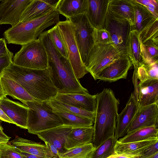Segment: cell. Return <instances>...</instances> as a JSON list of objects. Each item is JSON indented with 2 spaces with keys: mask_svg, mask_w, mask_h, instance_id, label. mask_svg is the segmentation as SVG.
<instances>
[{
  "mask_svg": "<svg viewBox=\"0 0 158 158\" xmlns=\"http://www.w3.org/2000/svg\"><path fill=\"white\" fill-rule=\"evenodd\" d=\"M38 39L46 50L49 77L58 93H88L87 89L81 85L76 77L69 60L57 49L47 31L42 32Z\"/></svg>",
  "mask_w": 158,
  "mask_h": 158,
  "instance_id": "obj_1",
  "label": "cell"
},
{
  "mask_svg": "<svg viewBox=\"0 0 158 158\" xmlns=\"http://www.w3.org/2000/svg\"><path fill=\"white\" fill-rule=\"evenodd\" d=\"M2 77L17 82L39 102L49 101L58 93L50 77L48 68L30 69L16 65L12 62L4 70Z\"/></svg>",
  "mask_w": 158,
  "mask_h": 158,
  "instance_id": "obj_2",
  "label": "cell"
},
{
  "mask_svg": "<svg viewBox=\"0 0 158 158\" xmlns=\"http://www.w3.org/2000/svg\"><path fill=\"white\" fill-rule=\"evenodd\" d=\"M97 107L92 143L96 148L109 138L114 136L119 102L112 89L104 88L95 94Z\"/></svg>",
  "mask_w": 158,
  "mask_h": 158,
  "instance_id": "obj_3",
  "label": "cell"
},
{
  "mask_svg": "<svg viewBox=\"0 0 158 158\" xmlns=\"http://www.w3.org/2000/svg\"><path fill=\"white\" fill-rule=\"evenodd\" d=\"M57 7L38 18L20 23L5 31L3 35L7 43L22 46L37 40L45 29L59 21Z\"/></svg>",
  "mask_w": 158,
  "mask_h": 158,
  "instance_id": "obj_4",
  "label": "cell"
},
{
  "mask_svg": "<svg viewBox=\"0 0 158 158\" xmlns=\"http://www.w3.org/2000/svg\"><path fill=\"white\" fill-rule=\"evenodd\" d=\"M46 102L27 101L28 132L36 135L40 132L63 125L60 117Z\"/></svg>",
  "mask_w": 158,
  "mask_h": 158,
  "instance_id": "obj_5",
  "label": "cell"
},
{
  "mask_svg": "<svg viewBox=\"0 0 158 158\" xmlns=\"http://www.w3.org/2000/svg\"><path fill=\"white\" fill-rule=\"evenodd\" d=\"M74 31L81 60L86 66L90 51L96 43V29L89 21L86 13L69 18Z\"/></svg>",
  "mask_w": 158,
  "mask_h": 158,
  "instance_id": "obj_6",
  "label": "cell"
},
{
  "mask_svg": "<svg viewBox=\"0 0 158 158\" xmlns=\"http://www.w3.org/2000/svg\"><path fill=\"white\" fill-rule=\"evenodd\" d=\"M15 64L28 68L42 69L48 67V59L46 49L39 39L22 46L13 56Z\"/></svg>",
  "mask_w": 158,
  "mask_h": 158,
  "instance_id": "obj_7",
  "label": "cell"
},
{
  "mask_svg": "<svg viewBox=\"0 0 158 158\" xmlns=\"http://www.w3.org/2000/svg\"><path fill=\"white\" fill-rule=\"evenodd\" d=\"M124 55H127L126 51L119 50L112 44L96 43L89 53L86 69L95 80L104 68Z\"/></svg>",
  "mask_w": 158,
  "mask_h": 158,
  "instance_id": "obj_8",
  "label": "cell"
},
{
  "mask_svg": "<svg viewBox=\"0 0 158 158\" xmlns=\"http://www.w3.org/2000/svg\"><path fill=\"white\" fill-rule=\"evenodd\" d=\"M56 24L75 76L77 79L82 78L89 72L81 60L72 24L69 20L67 19L65 21H59Z\"/></svg>",
  "mask_w": 158,
  "mask_h": 158,
  "instance_id": "obj_9",
  "label": "cell"
},
{
  "mask_svg": "<svg viewBox=\"0 0 158 158\" xmlns=\"http://www.w3.org/2000/svg\"><path fill=\"white\" fill-rule=\"evenodd\" d=\"M103 28L110 34L112 44L118 49L127 52V42L131 30L129 22L116 18L108 12Z\"/></svg>",
  "mask_w": 158,
  "mask_h": 158,
  "instance_id": "obj_10",
  "label": "cell"
},
{
  "mask_svg": "<svg viewBox=\"0 0 158 158\" xmlns=\"http://www.w3.org/2000/svg\"><path fill=\"white\" fill-rule=\"evenodd\" d=\"M33 0H2L0 3V25L14 26L20 23L21 16Z\"/></svg>",
  "mask_w": 158,
  "mask_h": 158,
  "instance_id": "obj_11",
  "label": "cell"
},
{
  "mask_svg": "<svg viewBox=\"0 0 158 158\" xmlns=\"http://www.w3.org/2000/svg\"><path fill=\"white\" fill-rule=\"evenodd\" d=\"M132 64L127 55H123L104 68L96 76L95 80L113 82L126 79L128 71Z\"/></svg>",
  "mask_w": 158,
  "mask_h": 158,
  "instance_id": "obj_12",
  "label": "cell"
},
{
  "mask_svg": "<svg viewBox=\"0 0 158 158\" xmlns=\"http://www.w3.org/2000/svg\"><path fill=\"white\" fill-rule=\"evenodd\" d=\"M0 108L15 125L27 129L29 108L26 105L12 101L6 96L0 100Z\"/></svg>",
  "mask_w": 158,
  "mask_h": 158,
  "instance_id": "obj_13",
  "label": "cell"
},
{
  "mask_svg": "<svg viewBox=\"0 0 158 158\" xmlns=\"http://www.w3.org/2000/svg\"><path fill=\"white\" fill-rule=\"evenodd\" d=\"M138 108L137 101L132 93L124 108L117 115L114 135L117 139L127 134Z\"/></svg>",
  "mask_w": 158,
  "mask_h": 158,
  "instance_id": "obj_14",
  "label": "cell"
},
{
  "mask_svg": "<svg viewBox=\"0 0 158 158\" xmlns=\"http://www.w3.org/2000/svg\"><path fill=\"white\" fill-rule=\"evenodd\" d=\"M158 121V104H153L139 107L127 134L144 127H157Z\"/></svg>",
  "mask_w": 158,
  "mask_h": 158,
  "instance_id": "obj_15",
  "label": "cell"
},
{
  "mask_svg": "<svg viewBox=\"0 0 158 158\" xmlns=\"http://www.w3.org/2000/svg\"><path fill=\"white\" fill-rule=\"evenodd\" d=\"M54 98L68 105L88 111L95 112L97 107L95 95H91L88 93H58Z\"/></svg>",
  "mask_w": 158,
  "mask_h": 158,
  "instance_id": "obj_16",
  "label": "cell"
},
{
  "mask_svg": "<svg viewBox=\"0 0 158 158\" xmlns=\"http://www.w3.org/2000/svg\"><path fill=\"white\" fill-rule=\"evenodd\" d=\"M110 0H88L86 13L88 18L94 27L103 28L108 12Z\"/></svg>",
  "mask_w": 158,
  "mask_h": 158,
  "instance_id": "obj_17",
  "label": "cell"
},
{
  "mask_svg": "<svg viewBox=\"0 0 158 158\" xmlns=\"http://www.w3.org/2000/svg\"><path fill=\"white\" fill-rule=\"evenodd\" d=\"M73 127L63 125L38 133L40 139L54 145L60 153L66 151L65 148V139Z\"/></svg>",
  "mask_w": 158,
  "mask_h": 158,
  "instance_id": "obj_18",
  "label": "cell"
},
{
  "mask_svg": "<svg viewBox=\"0 0 158 158\" xmlns=\"http://www.w3.org/2000/svg\"><path fill=\"white\" fill-rule=\"evenodd\" d=\"M137 101L139 107L158 104V79H148L138 83Z\"/></svg>",
  "mask_w": 158,
  "mask_h": 158,
  "instance_id": "obj_19",
  "label": "cell"
},
{
  "mask_svg": "<svg viewBox=\"0 0 158 158\" xmlns=\"http://www.w3.org/2000/svg\"><path fill=\"white\" fill-rule=\"evenodd\" d=\"M7 143L22 152L46 158H58L54 156L45 144L18 136H16L14 139Z\"/></svg>",
  "mask_w": 158,
  "mask_h": 158,
  "instance_id": "obj_20",
  "label": "cell"
},
{
  "mask_svg": "<svg viewBox=\"0 0 158 158\" xmlns=\"http://www.w3.org/2000/svg\"><path fill=\"white\" fill-rule=\"evenodd\" d=\"M59 0H33L23 13L20 23L38 18L49 12L58 4Z\"/></svg>",
  "mask_w": 158,
  "mask_h": 158,
  "instance_id": "obj_21",
  "label": "cell"
},
{
  "mask_svg": "<svg viewBox=\"0 0 158 158\" xmlns=\"http://www.w3.org/2000/svg\"><path fill=\"white\" fill-rule=\"evenodd\" d=\"M93 126L73 127L65 139V148L67 150L92 143Z\"/></svg>",
  "mask_w": 158,
  "mask_h": 158,
  "instance_id": "obj_22",
  "label": "cell"
},
{
  "mask_svg": "<svg viewBox=\"0 0 158 158\" xmlns=\"http://www.w3.org/2000/svg\"><path fill=\"white\" fill-rule=\"evenodd\" d=\"M108 12L116 18L127 20L131 27L134 24V10L131 0H110Z\"/></svg>",
  "mask_w": 158,
  "mask_h": 158,
  "instance_id": "obj_23",
  "label": "cell"
},
{
  "mask_svg": "<svg viewBox=\"0 0 158 158\" xmlns=\"http://www.w3.org/2000/svg\"><path fill=\"white\" fill-rule=\"evenodd\" d=\"M0 81L6 96V95L10 96L15 99L19 100L24 105L27 101H37L15 81L2 77Z\"/></svg>",
  "mask_w": 158,
  "mask_h": 158,
  "instance_id": "obj_24",
  "label": "cell"
},
{
  "mask_svg": "<svg viewBox=\"0 0 158 158\" xmlns=\"http://www.w3.org/2000/svg\"><path fill=\"white\" fill-rule=\"evenodd\" d=\"M88 0H59L57 10L66 19L82 14L86 13Z\"/></svg>",
  "mask_w": 158,
  "mask_h": 158,
  "instance_id": "obj_25",
  "label": "cell"
},
{
  "mask_svg": "<svg viewBox=\"0 0 158 158\" xmlns=\"http://www.w3.org/2000/svg\"><path fill=\"white\" fill-rule=\"evenodd\" d=\"M134 10V24L131 30H136L139 34L142 31L155 17L142 5L131 0Z\"/></svg>",
  "mask_w": 158,
  "mask_h": 158,
  "instance_id": "obj_26",
  "label": "cell"
},
{
  "mask_svg": "<svg viewBox=\"0 0 158 158\" xmlns=\"http://www.w3.org/2000/svg\"><path fill=\"white\" fill-rule=\"evenodd\" d=\"M126 48L127 55L133 65H139L143 64L139 34L136 30H131L130 31Z\"/></svg>",
  "mask_w": 158,
  "mask_h": 158,
  "instance_id": "obj_27",
  "label": "cell"
},
{
  "mask_svg": "<svg viewBox=\"0 0 158 158\" xmlns=\"http://www.w3.org/2000/svg\"><path fill=\"white\" fill-rule=\"evenodd\" d=\"M157 127L153 126L144 127L127 134L118 141L121 143H127L158 139Z\"/></svg>",
  "mask_w": 158,
  "mask_h": 158,
  "instance_id": "obj_28",
  "label": "cell"
},
{
  "mask_svg": "<svg viewBox=\"0 0 158 158\" xmlns=\"http://www.w3.org/2000/svg\"><path fill=\"white\" fill-rule=\"evenodd\" d=\"M50 106L53 111L60 117L63 125L72 127H91L93 126L94 123L92 120L89 118L73 114L56 107Z\"/></svg>",
  "mask_w": 158,
  "mask_h": 158,
  "instance_id": "obj_29",
  "label": "cell"
},
{
  "mask_svg": "<svg viewBox=\"0 0 158 158\" xmlns=\"http://www.w3.org/2000/svg\"><path fill=\"white\" fill-rule=\"evenodd\" d=\"M134 66V71L139 82L148 79H158V61L149 64Z\"/></svg>",
  "mask_w": 158,
  "mask_h": 158,
  "instance_id": "obj_30",
  "label": "cell"
},
{
  "mask_svg": "<svg viewBox=\"0 0 158 158\" xmlns=\"http://www.w3.org/2000/svg\"><path fill=\"white\" fill-rule=\"evenodd\" d=\"M118 140L114 136L109 138L94 148L89 158H107L114 154Z\"/></svg>",
  "mask_w": 158,
  "mask_h": 158,
  "instance_id": "obj_31",
  "label": "cell"
},
{
  "mask_svg": "<svg viewBox=\"0 0 158 158\" xmlns=\"http://www.w3.org/2000/svg\"><path fill=\"white\" fill-rule=\"evenodd\" d=\"M158 141V139H153L146 140L121 143L118 140L114 147L115 154L127 153L142 148Z\"/></svg>",
  "mask_w": 158,
  "mask_h": 158,
  "instance_id": "obj_32",
  "label": "cell"
},
{
  "mask_svg": "<svg viewBox=\"0 0 158 158\" xmlns=\"http://www.w3.org/2000/svg\"><path fill=\"white\" fill-rule=\"evenodd\" d=\"M47 103L50 106L56 107L73 114L90 119L92 120L94 123L95 112L88 111L68 105L54 98L47 101Z\"/></svg>",
  "mask_w": 158,
  "mask_h": 158,
  "instance_id": "obj_33",
  "label": "cell"
},
{
  "mask_svg": "<svg viewBox=\"0 0 158 158\" xmlns=\"http://www.w3.org/2000/svg\"><path fill=\"white\" fill-rule=\"evenodd\" d=\"M140 42L143 64H149L158 61V44L149 41L143 44L140 40Z\"/></svg>",
  "mask_w": 158,
  "mask_h": 158,
  "instance_id": "obj_34",
  "label": "cell"
},
{
  "mask_svg": "<svg viewBox=\"0 0 158 158\" xmlns=\"http://www.w3.org/2000/svg\"><path fill=\"white\" fill-rule=\"evenodd\" d=\"M92 143L75 147L59 155V158H89L94 149Z\"/></svg>",
  "mask_w": 158,
  "mask_h": 158,
  "instance_id": "obj_35",
  "label": "cell"
},
{
  "mask_svg": "<svg viewBox=\"0 0 158 158\" xmlns=\"http://www.w3.org/2000/svg\"><path fill=\"white\" fill-rule=\"evenodd\" d=\"M142 44L152 41L158 44V18H154L139 34Z\"/></svg>",
  "mask_w": 158,
  "mask_h": 158,
  "instance_id": "obj_36",
  "label": "cell"
},
{
  "mask_svg": "<svg viewBox=\"0 0 158 158\" xmlns=\"http://www.w3.org/2000/svg\"><path fill=\"white\" fill-rule=\"evenodd\" d=\"M54 45L61 53L66 59H68L66 49L59 30L57 24L47 31Z\"/></svg>",
  "mask_w": 158,
  "mask_h": 158,
  "instance_id": "obj_37",
  "label": "cell"
},
{
  "mask_svg": "<svg viewBox=\"0 0 158 158\" xmlns=\"http://www.w3.org/2000/svg\"><path fill=\"white\" fill-rule=\"evenodd\" d=\"M0 158H23L19 150L7 143L0 144Z\"/></svg>",
  "mask_w": 158,
  "mask_h": 158,
  "instance_id": "obj_38",
  "label": "cell"
},
{
  "mask_svg": "<svg viewBox=\"0 0 158 158\" xmlns=\"http://www.w3.org/2000/svg\"><path fill=\"white\" fill-rule=\"evenodd\" d=\"M157 152L158 141L142 148L127 153L135 155L139 158H147Z\"/></svg>",
  "mask_w": 158,
  "mask_h": 158,
  "instance_id": "obj_39",
  "label": "cell"
},
{
  "mask_svg": "<svg viewBox=\"0 0 158 158\" xmlns=\"http://www.w3.org/2000/svg\"><path fill=\"white\" fill-rule=\"evenodd\" d=\"M96 43L102 45L112 44V41L109 32L104 28L96 29Z\"/></svg>",
  "mask_w": 158,
  "mask_h": 158,
  "instance_id": "obj_40",
  "label": "cell"
},
{
  "mask_svg": "<svg viewBox=\"0 0 158 158\" xmlns=\"http://www.w3.org/2000/svg\"><path fill=\"white\" fill-rule=\"evenodd\" d=\"M145 7L155 17L158 18V0H135Z\"/></svg>",
  "mask_w": 158,
  "mask_h": 158,
  "instance_id": "obj_41",
  "label": "cell"
},
{
  "mask_svg": "<svg viewBox=\"0 0 158 158\" xmlns=\"http://www.w3.org/2000/svg\"><path fill=\"white\" fill-rule=\"evenodd\" d=\"M13 56V53L11 52L8 54L0 57V83L3 72L12 62Z\"/></svg>",
  "mask_w": 158,
  "mask_h": 158,
  "instance_id": "obj_42",
  "label": "cell"
},
{
  "mask_svg": "<svg viewBox=\"0 0 158 158\" xmlns=\"http://www.w3.org/2000/svg\"><path fill=\"white\" fill-rule=\"evenodd\" d=\"M7 47L6 41L4 38H0V57L10 53Z\"/></svg>",
  "mask_w": 158,
  "mask_h": 158,
  "instance_id": "obj_43",
  "label": "cell"
},
{
  "mask_svg": "<svg viewBox=\"0 0 158 158\" xmlns=\"http://www.w3.org/2000/svg\"><path fill=\"white\" fill-rule=\"evenodd\" d=\"M45 145L48 148L51 153L56 158H59L60 154L58 149L53 145L47 142H45Z\"/></svg>",
  "mask_w": 158,
  "mask_h": 158,
  "instance_id": "obj_44",
  "label": "cell"
},
{
  "mask_svg": "<svg viewBox=\"0 0 158 158\" xmlns=\"http://www.w3.org/2000/svg\"><path fill=\"white\" fill-rule=\"evenodd\" d=\"M0 119L2 121L15 124V123L0 108Z\"/></svg>",
  "mask_w": 158,
  "mask_h": 158,
  "instance_id": "obj_45",
  "label": "cell"
},
{
  "mask_svg": "<svg viewBox=\"0 0 158 158\" xmlns=\"http://www.w3.org/2000/svg\"><path fill=\"white\" fill-rule=\"evenodd\" d=\"M19 150L22 154L23 158H46Z\"/></svg>",
  "mask_w": 158,
  "mask_h": 158,
  "instance_id": "obj_46",
  "label": "cell"
},
{
  "mask_svg": "<svg viewBox=\"0 0 158 158\" xmlns=\"http://www.w3.org/2000/svg\"><path fill=\"white\" fill-rule=\"evenodd\" d=\"M114 154L117 158H139L138 156L135 155L127 153L120 154Z\"/></svg>",
  "mask_w": 158,
  "mask_h": 158,
  "instance_id": "obj_47",
  "label": "cell"
},
{
  "mask_svg": "<svg viewBox=\"0 0 158 158\" xmlns=\"http://www.w3.org/2000/svg\"><path fill=\"white\" fill-rule=\"evenodd\" d=\"M2 121L0 119V137L3 139L9 140L10 137L6 135L3 131V128L1 125Z\"/></svg>",
  "mask_w": 158,
  "mask_h": 158,
  "instance_id": "obj_48",
  "label": "cell"
},
{
  "mask_svg": "<svg viewBox=\"0 0 158 158\" xmlns=\"http://www.w3.org/2000/svg\"><path fill=\"white\" fill-rule=\"evenodd\" d=\"M6 97L5 95L1 83H0V100Z\"/></svg>",
  "mask_w": 158,
  "mask_h": 158,
  "instance_id": "obj_49",
  "label": "cell"
},
{
  "mask_svg": "<svg viewBox=\"0 0 158 158\" xmlns=\"http://www.w3.org/2000/svg\"><path fill=\"white\" fill-rule=\"evenodd\" d=\"M9 140L0 137V144L4 143H7Z\"/></svg>",
  "mask_w": 158,
  "mask_h": 158,
  "instance_id": "obj_50",
  "label": "cell"
},
{
  "mask_svg": "<svg viewBox=\"0 0 158 158\" xmlns=\"http://www.w3.org/2000/svg\"><path fill=\"white\" fill-rule=\"evenodd\" d=\"M147 158H158V152H156Z\"/></svg>",
  "mask_w": 158,
  "mask_h": 158,
  "instance_id": "obj_51",
  "label": "cell"
},
{
  "mask_svg": "<svg viewBox=\"0 0 158 158\" xmlns=\"http://www.w3.org/2000/svg\"><path fill=\"white\" fill-rule=\"evenodd\" d=\"M107 158H117L115 155L113 154L108 157Z\"/></svg>",
  "mask_w": 158,
  "mask_h": 158,
  "instance_id": "obj_52",
  "label": "cell"
},
{
  "mask_svg": "<svg viewBox=\"0 0 158 158\" xmlns=\"http://www.w3.org/2000/svg\"></svg>",
  "mask_w": 158,
  "mask_h": 158,
  "instance_id": "obj_53",
  "label": "cell"
},
{
  "mask_svg": "<svg viewBox=\"0 0 158 158\" xmlns=\"http://www.w3.org/2000/svg\"><path fill=\"white\" fill-rule=\"evenodd\" d=\"M1 0H0V1H1Z\"/></svg>",
  "mask_w": 158,
  "mask_h": 158,
  "instance_id": "obj_54",
  "label": "cell"
},
{
  "mask_svg": "<svg viewBox=\"0 0 158 158\" xmlns=\"http://www.w3.org/2000/svg\"></svg>",
  "mask_w": 158,
  "mask_h": 158,
  "instance_id": "obj_55",
  "label": "cell"
}]
</instances>
